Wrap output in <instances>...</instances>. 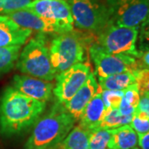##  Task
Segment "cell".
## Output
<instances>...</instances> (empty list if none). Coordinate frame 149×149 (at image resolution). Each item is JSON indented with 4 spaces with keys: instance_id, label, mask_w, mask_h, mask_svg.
<instances>
[{
    "instance_id": "obj_25",
    "label": "cell",
    "mask_w": 149,
    "mask_h": 149,
    "mask_svg": "<svg viewBox=\"0 0 149 149\" xmlns=\"http://www.w3.org/2000/svg\"><path fill=\"white\" fill-rule=\"evenodd\" d=\"M101 96L106 109H118L123 97V91H102Z\"/></svg>"
},
{
    "instance_id": "obj_4",
    "label": "cell",
    "mask_w": 149,
    "mask_h": 149,
    "mask_svg": "<svg viewBox=\"0 0 149 149\" xmlns=\"http://www.w3.org/2000/svg\"><path fill=\"white\" fill-rule=\"evenodd\" d=\"M15 65L22 74L38 79L52 81L56 77L51 63L45 34L37 33L27 43Z\"/></svg>"
},
{
    "instance_id": "obj_8",
    "label": "cell",
    "mask_w": 149,
    "mask_h": 149,
    "mask_svg": "<svg viewBox=\"0 0 149 149\" xmlns=\"http://www.w3.org/2000/svg\"><path fill=\"white\" fill-rule=\"evenodd\" d=\"M111 22L127 27H139L149 15V0H108Z\"/></svg>"
},
{
    "instance_id": "obj_14",
    "label": "cell",
    "mask_w": 149,
    "mask_h": 149,
    "mask_svg": "<svg viewBox=\"0 0 149 149\" xmlns=\"http://www.w3.org/2000/svg\"><path fill=\"white\" fill-rule=\"evenodd\" d=\"M32 33V31L19 27L6 15H0V48L22 46Z\"/></svg>"
},
{
    "instance_id": "obj_7",
    "label": "cell",
    "mask_w": 149,
    "mask_h": 149,
    "mask_svg": "<svg viewBox=\"0 0 149 149\" xmlns=\"http://www.w3.org/2000/svg\"><path fill=\"white\" fill-rule=\"evenodd\" d=\"M90 55L99 78L123 72H134L141 69L139 61L135 57L124 54L109 53L97 43L90 47Z\"/></svg>"
},
{
    "instance_id": "obj_1",
    "label": "cell",
    "mask_w": 149,
    "mask_h": 149,
    "mask_svg": "<svg viewBox=\"0 0 149 149\" xmlns=\"http://www.w3.org/2000/svg\"><path fill=\"white\" fill-rule=\"evenodd\" d=\"M46 109V102L7 87L0 100V131L5 136L22 133L37 122Z\"/></svg>"
},
{
    "instance_id": "obj_15",
    "label": "cell",
    "mask_w": 149,
    "mask_h": 149,
    "mask_svg": "<svg viewBox=\"0 0 149 149\" xmlns=\"http://www.w3.org/2000/svg\"><path fill=\"white\" fill-rule=\"evenodd\" d=\"M107 109L103 101L101 96V89L85 106L80 118V126L87 130H93L97 127L104 118Z\"/></svg>"
},
{
    "instance_id": "obj_29",
    "label": "cell",
    "mask_w": 149,
    "mask_h": 149,
    "mask_svg": "<svg viewBox=\"0 0 149 149\" xmlns=\"http://www.w3.org/2000/svg\"><path fill=\"white\" fill-rule=\"evenodd\" d=\"M133 149H139V148H133Z\"/></svg>"
},
{
    "instance_id": "obj_28",
    "label": "cell",
    "mask_w": 149,
    "mask_h": 149,
    "mask_svg": "<svg viewBox=\"0 0 149 149\" xmlns=\"http://www.w3.org/2000/svg\"><path fill=\"white\" fill-rule=\"evenodd\" d=\"M138 138L141 149H149V132L143 135H138Z\"/></svg>"
},
{
    "instance_id": "obj_2",
    "label": "cell",
    "mask_w": 149,
    "mask_h": 149,
    "mask_svg": "<svg viewBox=\"0 0 149 149\" xmlns=\"http://www.w3.org/2000/svg\"><path fill=\"white\" fill-rule=\"evenodd\" d=\"M75 120L57 102L49 113L37 120L25 149H52L61 143L74 127Z\"/></svg>"
},
{
    "instance_id": "obj_3",
    "label": "cell",
    "mask_w": 149,
    "mask_h": 149,
    "mask_svg": "<svg viewBox=\"0 0 149 149\" xmlns=\"http://www.w3.org/2000/svg\"><path fill=\"white\" fill-rule=\"evenodd\" d=\"M91 37L74 29L54 37L49 47V55L56 76L74 65L83 62L85 42Z\"/></svg>"
},
{
    "instance_id": "obj_27",
    "label": "cell",
    "mask_w": 149,
    "mask_h": 149,
    "mask_svg": "<svg viewBox=\"0 0 149 149\" xmlns=\"http://www.w3.org/2000/svg\"><path fill=\"white\" fill-rule=\"evenodd\" d=\"M136 109L146 113L149 116V95L140 96L139 104Z\"/></svg>"
},
{
    "instance_id": "obj_18",
    "label": "cell",
    "mask_w": 149,
    "mask_h": 149,
    "mask_svg": "<svg viewBox=\"0 0 149 149\" xmlns=\"http://www.w3.org/2000/svg\"><path fill=\"white\" fill-rule=\"evenodd\" d=\"M90 130L78 125L73 128L61 143L60 149H89Z\"/></svg>"
},
{
    "instance_id": "obj_12",
    "label": "cell",
    "mask_w": 149,
    "mask_h": 149,
    "mask_svg": "<svg viewBox=\"0 0 149 149\" xmlns=\"http://www.w3.org/2000/svg\"><path fill=\"white\" fill-rule=\"evenodd\" d=\"M53 85L51 81L27 74H16L13 80V87L17 91L30 98L43 102H47L52 99Z\"/></svg>"
},
{
    "instance_id": "obj_6",
    "label": "cell",
    "mask_w": 149,
    "mask_h": 149,
    "mask_svg": "<svg viewBox=\"0 0 149 149\" xmlns=\"http://www.w3.org/2000/svg\"><path fill=\"white\" fill-rule=\"evenodd\" d=\"M139 28L110 23L96 35V43L109 53L124 54L139 59L141 54L137 49Z\"/></svg>"
},
{
    "instance_id": "obj_19",
    "label": "cell",
    "mask_w": 149,
    "mask_h": 149,
    "mask_svg": "<svg viewBox=\"0 0 149 149\" xmlns=\"http://www.w3.org/2000/svg\"><path fill=\"white\" fill-rule=\"evenodd\" d=\"M133 115H123L118 109H107L105 114L95 129H114L130 124Z\"/></svg>"
},
{
    "instance_id": "obj_5",
    "label": "cell",
    "mask_w": 149,
    "mask_h": 149,
    "mask_svg": "<svg viewBox=\"0 0 149 149\" xmlns=\"http://www.w3.org/2000/svg\"><path fill=\"white\" fill-rule=\"evenodd\" d=\"M75 27L96 35L113 23L109 6L96 0H69Z\"/></svg>"
},
{
    "instance_id": "obj_20",
    "label": "cell",
    "mask_w": 149,
    "mask_h": 149,
    "mask_svg": "<svg viewBox=\"0 0 149 149\" xmlns=\"http://www.w3.org/2000/svg\"><path fill=\"white\" fill-rule=\"evenodd\" d=\"M140 100L139 86L137 83L133 84L123 90V97L118 110L123 115H133Z\"/></svg>"
},
{
    "instance_id": "obj_11",
    "label": "cell",
    "mask_w": 149,
    "mask_h": 149,
    "mask_svg": "<svg viewBox=\"0 0 149 149\" xmlns=\"http://www.w3.org/2000/svg\"><path fill=\"white\" fill-rule=\"evenodd\" d=\"M36 14L74 28L70 8L65 0H33L26 8Z\"/></svg>"
},
{
    "instance_id": "obj_24",
    "label": "cell",
    "mask_w": 149,
    "mask_h": 149,
    "mask_svg": "<svg viewBox=\"0 0 149 149\" xmlns=\"http://www.w3.org/2000/svg\"><path fill=\"white\" fill-rule=\"evenodd\" d=\"M32 0H0V15L26 8Z\"/></svg>"
},
{
    "instance_id": "obj_23",
    "label": "cell",
    "mask_w": 149,
    "mask_h": 149,
    "mask_svg": "<svg viewBox=\"0 0 149 149\" xmlns=\"http://www.w3.org/2000/svg\"><path fill=\"white\" fill-rule=\"evenodd\" d=\"M138 135H143L149 132V116L143 111L136 109L132 121L129 124Z\"/></svg>"
},
{
    "instance_id": "obj_21",
    "label": "cell",
    "mask_w": 149,
    "mask_h": 149,
    "mask_svg": "<svg viewBox=\"0 0 149 149\" xmlns=\"http://www.w3.org/2000/svg\"><path fill=\"white\" fill-rule=\"evenodd\" d=\"M21 49L22 46L0 48V75L8 72L14 67Z\"/></svg>"
},
{
    "instance_id": "obj_17",
    "label": "cell",
    "mask_w": 149,
    "mask_h": 149,
    "mask_svg": "<svg viewBox=\"0 0 149 149\" xmlns=\"http://www.w3.org/2000/svg\"><path fill=\"white\" fill-rule=\"evenodd\" d=\"M136 83L134 72H123L99 78V86L102 91H123Z\"/></svg>"
},
{
    "instance_id": "obj_9",
    "label": "cell",
    "mask_w": 149,
    "mask_h": 149,
    "mask_svg": "<svg viewBox=\"0 0 149 149\" xmlns=\"http://www.w3.org/2000/svg\"><path fill=\"white\" fill-rule=\"evenodd\" d=\"M91 74V68L87 63H78L59 74L53 88V95L57 102L63 104L69 101L80 88L85 84Z\"/></svg>"
},
{
    "instance_id": "obj_10",
    "label": "cell",
    "mask_w": 149,
    "mask_h": 149,
    "mask_svg": "<svg viewBox=\"0 0 149 149\" xmlns=\"http://www.w3.org/2000/svg\"><path fill=\"white\" fill-rule=\"evenodd\" d=\"M6 16L9 17L12 21L14 22L19 27L29 29L31 31H35L38 33L61 34L74 29L66 27L60 22L39 16L35 13L27 9L13 12L8 14H6Z\"/></svg>"
},
{
    "instance_id": "obj_26",
    "label": "cell",
    "mask_w": 149,
    "mask_h": 149,
    "mask_svg": "<svg viewBox=\"0 0 149 149\" xmlns=\"http://www.w3.org/2000/svg\"><path fill=\"white\" fill-rule=\"evenodd\" d=\"M139 52L141 55L149 50V15L147 19L141 24L139 32Z\"/></svg>"
},
{
    "instance_id": "obj_22",
    "label": "cell",
    "mask_w": 149,
    "mask_h": 149,
    "mask_svg": "<svg viewBox=\"0 0 149 149\" xmlns=\"http://www.w3.org/2000/svg\"><path fill=\"white\" fill-rule=\"evenodd\" d=\"M111 129H93L89 135V149H109Z\"/></svg>"
},
{
    "instance_id": "obj_13",
    "label": "cell",
    "mask_w": 149,
    "mask_h": 149,
    "mask_svg": "<svg viewBox=\"0 0 149 149\" xmlns=\"http://www.w3.org/2000/svg\"><path fill=\"white\" fill-rule=\"evenodd\" d=\"M100 90L98 81L95 78V74L91 73L85 84L80 88L69 101L63 104L65 110L74 118L75 121L79 120L85 106L89 104L92 98Z\"/></svg>"
},
{
    "instance_id": "obj_16",
    "label": "cell",
    "mask_w": 149,
    "mask_h": 149,
    "mask_svg": "<svg viewBox=\"0 0 149 149\" xmlns=\"http://www.w3.org/2000/svg\"><path fill=\"white\" fill-rule=\"evenodd\" d=\"M139 143L138 134L132 127L127 124L111 129V137L109 142V149H133Z\"/></svg>"
}]
</instances>
